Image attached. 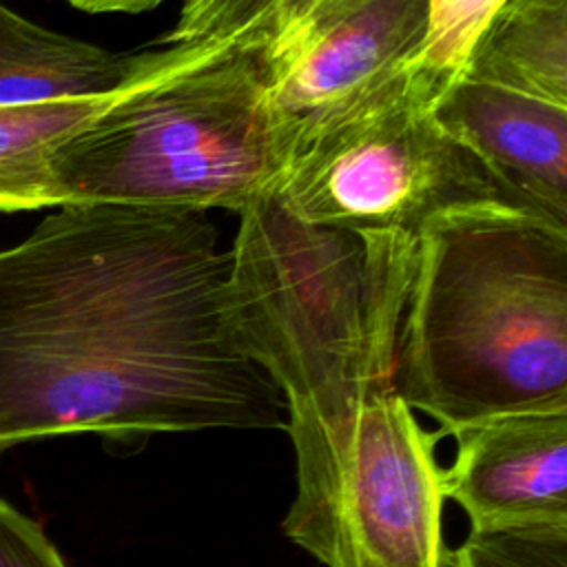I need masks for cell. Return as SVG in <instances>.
I'll list each match as a JSON object with an SVG mask.
<instances>
[{"instance_id":"obj_1","label":"cell","mask_w":567,"mask_h":567,"mask_svg":"<svg viewBox=\"0 0 567 567\" xmlns=\"http://www.w3.org/2000/svg\"><path fill=\"white\" fill-rule=\"evenodd\" d=\"M224 281L206 213L64 204L0 250V456L73 432L284 427Z\"/></svg>"},{"instance_id":"obj_2","label":"cell","mask_w":567,"mask_h":567,"mask_svg":"<svg viewBox=\"0 0 567 567\" xmlns=\"http://www.w3.org/2000/svg\"><path fill=\"white\" fill-rule=\"evenodd\" d=\"M416 239L295 217L277 197L239 213L226 250L230 328L284 399L295 470L317 463L370 399L399 390Z\"/></svg>"},{"instance_id":"obj_3","label":"cell","mask_w":567,"mask_h":567,"mask_svg":"<svg viewBox=\"0 0 567 567\" xmlns=\"http://www.w3.org/2000/svg\"><path fill=\"white\" fill-rule=\"evenodd\" d=\"M396 388L439 436L567 408V224L509 204L430 219L416 237Z\"/></svg>"},{"instance_id":"obj_4","label":"cell","mask_w":567,"mask_h":567,"mask_svg":"<svg viewBox=\"0 0 567 567\" xmlns=\"http://www.w3.org/2000/svg\"><path fill=\"white\" fill-rule=\"evenodd\" d=\"M295 137L255 71L204 44L126 86L51 157L64 204L241 213L275 197Z\"/></svg>"},{"instance_id":"obj_5","label":"cell","mask_w":567,"mask_h":567,"mask_svg":"<svg viewBox=\"0 0 567 567\" xmlns=\"http://www.w3.org/2000/svg\"><path fill=\"white\" fill-rule=\"evenodd\" d=\"M427 0H184L159 44H204L246 62L297 146L416 60Z\"/></svg>"},{"instance_id":"obj_6","label":"cell","mask_w":567,"mask_h":567,"mask_svg":"<svg viewBox=\"0 0 567 567\" xmlns=\"http://www.w3.org/2000/svg\"><path fill=\"white\" fill-rule=\"evenodd\" d=\"M275 197L303 221L414 239L452 208L523 206L434 117L432 97L410 71L306 137Z\"/></svg>"},{"instance_id":"obj_7","label":"cell","mask_w":567,"mask_h":567,"mask_svg":"<svg viewBox=\"0 0 567 567\" xmlns=\"http://www.w3.org/2000/svg\"><path fill=\"white\" fill-rule=\"evenodd\" d=\"M436 441L399 390L365 401L321 461L295 470L286 538L323 567H450Z\"/></svg>"},{"instance_id":"obj_8","label":"cell","mask_w":567,"mask_h":567,"mask_svg":"<svg viewBox=\"0 0 567 567\" xmlns=\"http://www.w3.org/2000/svg\"><path fill=\"white\" fill-rule=\"evenodd\" d=\"M454 439L445 498L470 529L567 523V408L498 414Z\"/></svg>"},{"instance_id":"obj_9","label":"cell","mask_w":567,"mask_h":567,"mask_svg":"<svg viewBox=\"0 0 567 567\" xmlns=\"http://www.w3.org/2000/svg\"><path fill=\"white\" fill-rule=\"evenodd\" d=\"M432 113L516 202L567 224V106L456 75Z\"/></svg>"},{"instance_id":"obj_10","label":"cell","mask_w":567,"mask_h":567,"mask_svg":"<svg viewBox=\"0 0 567 567\" xmlns=\"http://www.w3.org/2000/svg\"><path fill=\"white\" fill-rule=\"evenodd\" d=\"M168 58L171 47L115 53L35 24L0 2V106L111 95Z\"/></svg>"},{"instance_id":"obj_11","label":"cell","mask_w":567,"mask_h":567,"mask_svg":"<svg viewBox=\"0 0 567 567\" xmlns=\"http://www.w3.org/2000/svg\"><path fill=\"white\" fill-rule=\"evenodd\" d=\"M458 75L567 106V0H505Z\"/></svg>"},{"instance_id":"obj_12","label":"cell","mask_w":567,"mask_h":567,"mask_svg":"<svg viewBox=\"0 0 567 567\" xmlns=\"http://www.w3.org/2000/svg\"><path fill=\"white\" fill-rule=\"evenodd\" d=\"M120 91L100 97H69L0 106L2 213L64 206L53 179L51 157L69 135L100 115L120 95Z\"/></svg>"},{"instance_id":"obj_13","label":"cell","mask_w":567,"mask_h":567,"mask_svg":"<svg viewBox=\"0 0 567 567\" xmlns=\"http://www.w3.org/2000/svg\"><path fill=\"white\" fill-rule=\"evenodd\" d=\"M505 0H427V31L410 78L434 100L463 71L465 60Z\"/></svg>"},{"instance_id":"obj_14","label":"cell","mask_w":567,"mask_h":567,"mask_svg":"<svg viewBox=\"0 0 567 567\" xmlns=\"http://www.w3.org/2000/svg\"><path fill=\"white\" fill-rule=\"evenodd\" d=\"M450 567H567V523L470 529Z\"/></svg>"},{"instance_id":"obj_15","label":"cell","mask_w":567,"mask_h":567,"mask_svg":"<svg viewBox=\"0 0 567 567\" xmlns=\"http://www.w3.org/2000/svg\"><path fill=\"white\" fill-rule=\"evenodd\" d=\"M0 567H66L42 525L0 498Z\"/></svg>"},{"instance_id":"obj_16","label":"cell","mask_w":567,"mask_h":567,"mask_svg":"<svg viewBox=\"0 0 567 567\" xmlns=\"http://www.w3.org/2000/svg\"><path fill=\"white\" fill-rule=\"evenodd\" d=\"M86 13H144L162 4L164 0H66Z\"/></svg>"}]
</instances>
